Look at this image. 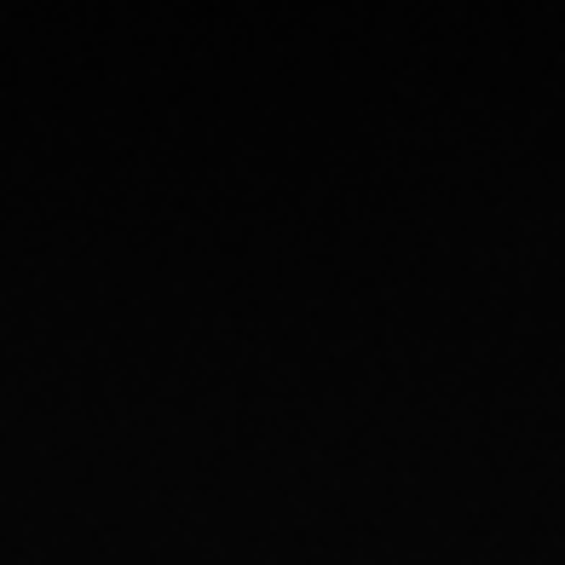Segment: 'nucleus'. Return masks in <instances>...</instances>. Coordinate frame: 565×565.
I'll use <instances>...</instances> for the list:
<instances>
[]
</instances>
